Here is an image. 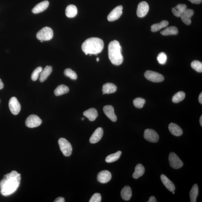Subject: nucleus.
<instances>
[{"label": "nucleus", "instance_id": "nucleus-28", "mask_svg": "<svg viewBox=\"0 0 202 202\" xmlns=\"http://www.w3.org/2000/svg\"><path fill=\"white\" fill-rule=\"evenodd\" d=\"M69 91V88L67 86L64 85H61L58 86L54 90V94L56 96H60L65 94L68 93Z\"/></svg>", "mask_w": 202, "mask_h": 202}, {"label": "nucleus", "instance_id": "nucleus-32", "mask_svg": "<svg viewBox=\"0 0 202 202\" xmlns=\"http://www.w3.org/2000/svg\"><path fill=\"white\" fill-rule=\"evenodd\" d=\"M185 97V94L183 91H179L176 93L172 98V101L175 103H178L184 100Z\"/></svg>", "mask_w": 202, "mask_h": 202}, {"label": "nucleus", "instance_id": "nucleus-44", "mask_svg": "<svg viewBox=\"0 0 202 202\" xmlns=\"http://www.w3.org/2000/svg\"><path fill=\"white\" fill-rule=\"evenodd\" d=\"M200 124L201 125V126H202V116H201V117H200Z\"/></svg>", "mask_w": 202, "mask_h": 202}, {"label": "nucleus", "instance_id": "nucleus-43", "mask_svg": "<svg viewBox=\"0 0 202 202\" xmlns=\"http://www.w3.org/2000/svg\"><path fill=\"white\" fill-rule=\"evenodd\" d=\"M3 84L2 82L1 79H0V89H1L3 88Z\"/></svg>", "mask_w": 202, "mask_h": 202}, {"label": "nucleus", "instance_id": "nucleus-29", "mask_svg": "<svg viewBox=\"0 0 202 202\" xmlns=\"http://www.w3.org/2000/svg\"><path fill=\"white\" fill-rule=\"evenodd\" d=\"M169 24L167 21H162L160 23L153 24L151 27V31L152 32H156L160 31L163 28L166 27Z\"/></svg>", "mask_w": 202, "mask_h": 202}, {"label": "nucleus", "instance_id": "nucleus-34", "mask_svg": "<svg viewBox=\"0 0 202 202\" xmlns=\"http://www.w3.org/2000/svg\"><path fill=\"white\" fill-rule=\"evenodd\" d=\"M145 102L146 101L145 99L140 97L136 98L133 101L134 106L136 108H143Z\"/></svg>", "mask_w": 202, "mask_h": 202}, {"label": "nucleus", "instance_id": "nucleus-25", "mask_svg": "<svg viewBox=\"0 0 202 202\" xmlns=\"http://www.w3.org/2000/svg\"><path fill=\"white\" fill-rule=\"evenodd\" d=\"M122 198L125 201H128L132 196V191L130 187L129 186H125L121 191Z\"/></svg>", "mask_w": 202, "mask_h": 202}, {"label": "nucleus", "instance_id": "nucleus-20", "mask_svg": "<svg viewBox=\"0 0 202 202\" xmlns=\"http://www.w3.org/2000/svg\"><path fill=\"white\" fill-rule=\"evenodd\" d=\"M168 129H169L170 132L174 136H179L183 134L182 129L175 123H170L168 126Z\"/></svg>", "mask_w": 202, "mask_h": 202}, {"label": "nucleus", "instance_id": "nucleus-9", "mask_svg": "<svg viewBox=\"0 0 202 202\" xmlns=\"http://www.w3.org/2000/svg\"><path fill=\"white\" fill-rule=\"evenodd\" d=\"M144 137L147 141L156 143L159 139V136L157 133L152 129H147L145 131Z\"/></svg>", "mask_w": 202, "mask_h": 202}, {"label": "nucleus", "instance_id": "nucleus-36", "mask_svg": "<svg viewBox=\"0 0 202 202\" xmlns=\"http://www.w3.org/2000/svg\"><path fill=\"white\" fill-rule=\"evenodd\" d=\"M42 70V68L41 67H37L36 69L31 74V78L33 81H36L38 78L39 75Z\"/></svg>", "mask_w": 202, "mask_h": 202}, {"label": "nucleus", "instance_id": "nucleus-2", "mask_svg": "<svg viewBox=\"0 0 202 202\" xmlns=\"http://www.w3.org/2000/svg\"><path fill=\"white\" fill-rule=\"evenodd\" d=\"M103 41L97 37H91L82 44V49L86 55L97 54L100 53L104 48Z\"/></svg>", "mask_w": 202, "mask_h": 202}, {"label": "nucleus", "instance_id": "nucleus-8", "mask_svg": "<svg viewBox=\"0 0 202 202\" xmlns=\"http://www.w3.org/2000/svg\"><path fill=\"white\" fill-rule=\"evenodd\" d=\"M170 165L174 169H179L183 166V163L175 153L171 152L169 155Z\"/></svg>", "mask_w": 202, "mask_h": 202}, {"label": "nucleus", "instance_id": "nucleus-33", "mask_svg": "<svg viewBox=\"0 0 202 202\" xmlns=\"http://www.w3.org/2000/svg\"><path fill=\"white\" fill-rule=\"evenodd\" d=\"M64 74L65 76L70 78L73 80H76L77 79V75L75 71L70 68L65 69L64 71Z\"/></svg>", "mask_w": 202, "mask_h": 202}, {"label": "nucleus", "instance_id": "nucleus-1", "mask_svg": "<svg viewBox=\"0 0 202 202\" xmlns=\"http://www.w3.org/2000/svg\"><path fill=\"white\" fill-rule=\"evenodd\" d=\"M20 174L16 171L4 176L0 181V189L2 195H10L17 190L20 184Z\"/></svg>", "mask_w": 202, "mask_h": 202}, {"label": "nucleus", "instance_id": "nucleus-16", "mask_svg": "<svg viewBox=\"0 0 202 202\" xmlns=\"http://www.w3.org/2000/svg\"><path fill=\"white\" fill-rule=\"evenodd\" d=\"M103 110L104 113L108 118L112 121L116 122L117 121V116L114 112V108L111 105H106L104 107Z\"/></svg>", "mask_w": 202, "mask_h": 202}, {"label": "nucleus", "instance_id": "nucleus-3", "mask_svg": "<svg viewBox=\"0 0 202 202\" xmlns=\"http://www.w3.org/2000/svg\"><path fill=\"white\" fill-rule=\"evenodd\" d=\"M121 52V46L117 41L114 40L109 43L108 46V57L113 65H119L123 63V57Z\"/></svg>", "mask_w": 202, "mask_h": 202}, {"label": "nucleus", "instance_id": "nucleus-26", "mask_svg": "<svg viewBox=\"0 0 202 202\" xmlns=\"http://www.w3.org/2000/svg\"><path fill=\"white\" fill-rule=\"evenodd\" d=\"M145 171L144 166L141 164H138L135 168V171L133 174L132 177L135 179H137L143 175Z\"/></svg>", "mask_w": 202, "mask_h": 202}, {"label": "nucleus", "instance_id": "nucleus-27", "mask_svg": "<svg viewBox=\"0 0 202 202\" xmlns=\"http://www.w3.org/2000/svg\"><path fill=\"white\" fill-rule=\"evenodd\" d=\"M179 31L177 27L172 26L166 28V29L161 32V35L164 36L176 35L178 33Z\"/></svg>", "mask_w": 202, "mask_h": 202}, {"label": "nucleus", "instance_id": "nucleus-10", "mask_svg": "<svg viewBox=\"0 0 202 202\" xmlns=\"http://www.w3.org/2000/svg\"><path fill=\"white\" fill-rule=\"evenodd\" d=\"M9 107L13 115H17L20 111V104L16 97H12L10 99L9 102Z\"/></svg>", "mask_w": 202, "mask_h": 202}, {"label": "nucleus", "instance_id": "nucleus-6", "mask_svg": "<svg viewBox=\"0 0 202 202\" xmlns=\"http://www.w3.org/2000/svg\"><path fill=\"white\" fill-rule=\"evenodd\" d=\"M145 76L147 79L154 82H161L164 79L161 74L151 70H147L145 73Z\"/></svg>", "mask_w": 202, "mask_h": 202}, {"label": "nucleus", "instance_id": "nucleus-37", "mask_svg": "<svg viewBox=\"0 0 202 202\" xmlns=\"http://www.w3.org/2000/svg\"><path fill=\"white\" fill-rule=\"evenodd\" d=\"M157 60L159 63L161 65H164L167 60V56L163 52H161L157 57Z\"/></svg>", "mask_w": 202, "mask_h": 202}, {"label": "nucleus", "instance_id": "nucleus-41", "mask_svg": "<svg viewBox=\"0 0 202 202\" xmlns=\"http://www.w3.org/2000/svg\"><path fill=\"white\" fill-rule=\"evenodd\" d=\"M147 202H156V198L154 197V196H151L149 198L148 201H147Z\"/></svg>", "mask_w": 202, "mask_h": 202}, {"label": "nucleus", "instance_id": "nucleus-22", "mask_svg": "<svg viewBox=\"0 0 202 202\" xmlns=\"http://www.w3.org/2000/svg\"><path fill=\"white\" fill-rule=\"evenodd\" d=\"M117 88L115 84L111 83H107L104 84L103 86L102 91L105 94H111L115 92L117 90Z\"/></svg>", "mask_w": 202, "mask_h": 202}, {"label": "nucleus", "instance_id": "nucleus-30", "mask_svg": "<svg viewBox=\"0 0 202 202\" xmlns=\"http://www.w3.org/2000/svg\"><path fill=\"white\" fill-rule=\"evenodd\" d=\"M198 194V188L197 184H194L193 186L190 193L191 202H196V198Z\"/></svg>", "mask_w": 202, "mask_h": 202}, {"label": "nucleus", "instance_id": "nucleus-13", "mask_svg": "<svg viewBox=\"0 0 202 202\" xmlns=\"http://www.w3.org/2000/svg\"><path fill=\"white\" fill-rule=\"evenodd\" d=\"M112 178L111 174L108 170H103L97 175V180L100 183H106L109 182Z\"/></svg>", "mask_w": 202, "mask_h": 202}, {"label": "nucleus", "instance_id": "nucleus-7", "mask_svg": "<svg viewBox=\"0 0 202 202\" xmlns=\"http://www.w3.org/2000/svg\"><path fill=\"white\" fill-rule=\"evenodd\" d=\"M42 123V120L38 116L31 115L29 116L26 119L25 124L28 127L33 128L39 126Z\"/></svg>", "mask_w": 202, "mask_h": 202}, {"label": "nucleus", "instance_id": "nucleus-21", "mask_svg": "<svg viewBox=\"0 0 202 202\" xmlns=\"http://www.w3.org/2000/svg\"><path fill=\"white\" fill-rule=\"evenodd\" d=\"M187 9V6L184 4H179L172 9V12L174 16L180 17L181 14Z\"/></svg>", "mask_w": 202, "mask_h": 202}, {"label": "nucleus", "instance_id": "nucleus-15", "mask_svg": "<svg viewBox=\"0 0 202 202\" xmlns=\"http://www.w3.org/2000/svg\"><path fill=\"white\" fill-rule=\"evenodd\" d=\"M103 134V130L102 128L99 127L96 129L90 138L89 142L90 143L94 144L98 142L102 138Z\"/></svg>", "mask_w": 202, "mask_h": 202}, {"label": "nucleus", "instance_id": "nucleus-24", "mask_svg": "<svg viewBox=\"0 0 202 202\" xmlns=\"http://www.w3.org/2000/svg\"><path fill=\"white\" fill-rule=\"evenodd\" d=\"M65 13L66 16L69 18L74 17L77 14V8L74 5H69L65 9Z\"/></svg>", "mask_w": 202, "mask_h": 202}, {"label": "nucleus", "instance_id": "nucleus-45", "mask_svg": "<svg viewBox=\"0 0 202 202\" xmlns=\"http://www.w3.org/2000/svg\"><path fill=\"white\" fill-rule=\"evenodd\" d=\"M99 60H99V58H98V57H97V59H96V61H97V62H98V61H99Z\"/></svg>", "mask_w": 202, "mask_h": 202}, {"label": "nucleus", "instance_id": "nucleus-40", "mask_svg": "<svg viewBox=\"0 0 202 202\" xmlns=\"http://www.w3.org/2000/svg\"><path fill=\"white\" fill-rule=\"evenodd\" d=\"M188 1L192 3L198 4L201 3L202 2V0H188Z\"/></svg>", "mask_w": 202, "mask_h": 202}, {"label": "nucleus", "instance_id": "nucleus-11", "mask_svg": "<svg viewBox=\"0 0 202 202\" xmlns=\"http://www.w3.org/2000/svg\"><path fill=\"white\" fill-rule=\"evenodd\" d=\"M123 7L119 5L116 7L109 13L108 16V21L113 22L117 20L123 14Z\"/></svg>", "mask_w": 202, "mask_h": 202}, {"label": "nucleus", "instance_id": "nucleus-31", "mask_svg": "<svg viewBox=\"0 0 202 202\" xmlns=\"http://www.w3.org/2000/svg\"><path fill=\"white\" fill-rule=\"evenodd\" d=\"M122 154L121 151H118L113 154L108 155L105 159L106 162L108 163H111L117 161L120 157Z\"/></svg>", "mask_w": 202, "mask_h": 202}, {"label": "nucleus", "instance_id": "nucleus-5", "mask_svg": "<svg viewBox=\"0 0 202 202\" xmlns=\"http://www.w3.org/2000/svg\"><path fill=\"white\" fill-rule=\"evenodd\" d=\"M60 149L64 155L69 156L72 154V146L66 139L63 138H60L58 141Z\"/></svg>", "mask_w": 202, "mask_h": 202}, {"label": "nucleus", "instance_id": "nucleus-18", "mask_svg": "<svg viewBox=\"0 0 202 202\" xmlns=\"http://www.w3.org/2000/svg\"><path fill=\"white\" fill-rule=\"evenodd\" d=\"M83 115L91 121L95 120L98 116V112L97 110L94 108H90L86 110L84 112Z\"/></svg>", "mask_w": 202, "mask_h": 202}, {"label": "nucleus", "instance_id": "nucleus-4", "mask_svg": "<svg viewBox=\"0 0 202 202\" xmlns=\"http://www.w3.org/2000/svg\"><path fill=\"white\" fill-rule=\"evenodd\" d=\"M53 36V31L51 28L46 27L42 28L36 34V37L39 40L47 41L51 39Z\"/></svg>", "mask_w": 202, "mask_h": 202}, {"label": "nucleus", "instance_id": "nucleus-23", "mask_svg": "<svg viewBox=\"0 0 202 202\" xmlns=\"http://www.w3.org/2000/svg\"><path fill=\"white\" fill-rule=\"evenodd\" d=\"M52 72V67L50 65H47L41 73L39 81L41 82H44L47 79Z\"/></svg>", "mask_w": 202, "mask_h": 202}, {"label": "nucleus", "instance_id": "nucleus-46", "mask_svg": "<svg viewBox=\"0 0 202 202\" xmlns=\"http://www.w3.org/2000/svg\"><path fill=\"white\" fill-rule=\"evenodd\" d=\"M81 119H82V121L84 120V118H82Z\"/></svg>", "mask_w": 202, "mask_h": 202}, {"label": "nucleus", "instance_id": "nucleus-42", "mask_svg": "<svg viewBox=\"0 0 202 202\" xmlns=\"http://www.w3.org/2000/svg\"><path fill=\"white\" fill-rule=\"evenodd\" d=\"M198 100H199V102L201 104H202V93H201L199 95V98H198Z\"/></svg>", "mask_w": 202, "mask_h": 202}, {"label": "nucleus", "instance_id": "nucleus-14", "mask_svg": "<svg viewBox=\"0 0 202 202\" xmlns=\"http://www.w3.org/2000/svg\"><path fill=\"white\" fill-rule=\"evenodd\" d=\"M194 14V11L191 9H186L181 15L182 21L186 25H189L191 23V18Z\"/></svg>", "mask_w": 202, "mask_h": 202}, {"label": "nucleus", "instance_id": "nucleus-47", "mask_svg": "<svg viewBox=\"0 0 202 202\" xmlns=\"http://www.w3.org/2000/svg\"><path fill=\"white\" fill-rule=\"evenodd\" d=\"M173 192V194H174L175 193V192H174V191H173V192Z\"/></svg>", "mask_w": 202, "mask_h": 202}, {"label": "nucleus", "instance_id": "nucleus-17", "mask_svg": "<svg viewBox=\"0 0 202 202\" xmlns=\"http://www.w3.org/2000/svg\"><path fill=\"white\" fill-rule=\"evenodd\" d=\"M49 5V2L47 1L41 2L33 7L32 10V12L34 14H38L42 12L48 8Z\"/></svg>", "mask_w": 202, "mask_h": 202}, {"label": "nucleus", "instance_id": "nucleus-38", "mask_svg": "<svg viewBox=\"0 0 202 202\" xmlns=\"http://www.w3.org/2000/svg\"><path fill=\"white\" fill-rule=\"evenodd\" d=\"M102 200V198H101V195L96 193L93 195L92 196L91 199H90L89 202H100Z\"/></svg>", "mask_w": 202, "mask_h": 202}, {"label": "nucleus", "instance_id": "nucleus-39", "mask_svg": "<svg viewBox=\"0 0 202 202\" xmlns=\"http://www.w3.org/2000/svg\"><path fill=\"white\" fill-rule=\"evenodd\" d=\"M54 202H65V200L64 198L62 197H59L56 198Z\"/></svg>", "mask_w": 202, "mask_h": 202}, {"label": "nucleus", "instance_id": "nucleus-12", "mask_svg": "<svg viewBox=\"0 0 202 202\" xmlns=\"http://www.w3.org/2000/svg\"><path fill=\"white\" fill-rule=\"evenodd\" d=\"M149 10V6L147 2L143 1L138 5L137 14L139 17H143L146 16Z\"/></svg>", "mask_w": 202, "mask_h": 202}, {"label": "nucleus", "instance_id": "nucleus-35", "mask_svg": "<svg viewBox=\"0 0 202 202\" xmlns=\"http://www.w3.org/2000/svg\"><path fill=\"white\" fill-rule=\"evenodd\" d=\"M191 66L197 72H202V63L201 62L197 60L193 61L191 64Z\"/></svg>", "mask_w": 202, "mask_h": 202}, {"label": "nucleus", "instance_id": "nucleus-19", "mask_svg": "<svg viewBox=\"0 0 202 202\" xmlns=\"http://www.w3.org/2000/svg\"><path fill=\"white\" fill-rule=\"evenodd\" d=\"M161 180L164 186L168 190L171 192H173L175 190V187L174 183L164 175L161 176Z\"/></svg>", "mask_w": 202, "mask_h": 202}]
</instances>
